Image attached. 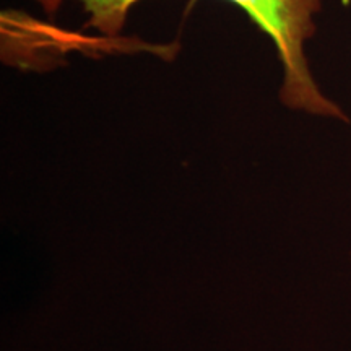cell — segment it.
<instances>
[{
  "instance_id": "obj_1",
  "label": "cell",
  "mask_w": 351,
  "mask_h": 351,
  "mask_svg": "<svg viewBox=\"0 0 351 351\" xmlns=\"http://www.w3.org/2000/svg\"><path fill=\"white\" fill-rule=\"evenodd\" d=\"M91 13L88 25L114 33L124 23L127 12L140 0H80ZM249 15L274 41L283 70L280 99L285 106L314 116L348 121L335 101L327 98L314 82L304 44L314 36V16L322 0H230Z\"/></svg>"
}]
</instances>
